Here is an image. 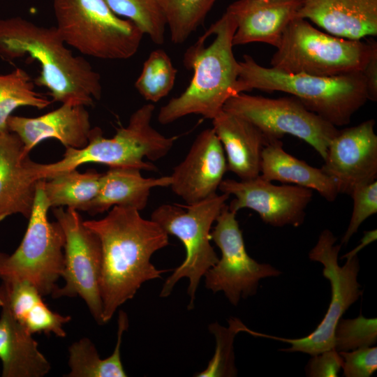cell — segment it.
<instances>
[{
	"label": "cell",
	"instance_id": "83f0119b",
	"mask_svg": "<svg viewBox=\"0 0 377 377\" xmlns=\"http://www.w3.org/2000/svg\"><path fill=\"white\" fill-rule=\"evenodd\" d=\"M34 82L27 71L16 68L0 75V133L8 131L7 121L17 108L43 109L52 101L34 90Z\"/></svg>",
	"mask_w": 377,
	"mask_h": 377
},
{
	"label": "cell",
	"instance_id": "5bb4252c",
	"mask_svg": "<svg viewBox=\"0 0 377 377\" xmlns=\"http://www.w3.org/2000/svg\"><path fill=\"white\" fill-rule=\"evenodd\" d=\"M219 189L235 196L228 205L230 210L237 213L243 208L251 209L264 223L274 227L301 226L313 197L311 189L286 184L275 185L260 175L248 180L223 179Z\"/></svg>",
	"mask_w": 377,
	"mask_h": 377
},
{
	"label": "cell",
	"instance_id": "2e32d148",
	"mask_svg": "<svg viewBox=\"0 0 377 377\" xmlns=\"http://www.w3.org/2000/svg\"><path fill=\"white\" fill-rule=\"evenodd\" d=\"M227 171L223 146L214 129L201 131L184 159L170 175V188L187 205L194 204L216 193Z\"/></svg>",
	"mask_w": 377,
	"mask_h": 377
},
{
	"label": "cell",
	"instance_id": "8992f818",
	"mask_svg": "<svg viewBox=\"0 0 377 377\" xmlns=\"http://www.w3.org/2000/svg\"><path fill=\"white\" fill-rule=\"evenodd\" d=\"M376 47L375 40L337 37L295 17L285 29L270 64L287 73L333 77L362 72Z\"/></svg>",
	"mask_w": 377,
	"mask_h": 377
},
{
	"label": "cell",
	"instance_id": "d6986e66",
	"mask_svg": "<svg viewBox=\"0 0 377 377\" xmlns=\"http://www.w3.org/2000/svg\"><path fill=\"white\" fill-rule=\"evenodd\" d=\"M30 163L20 138L9 131L0 133V222L16 214L29 218L39 181Z\"/></svg>",
	"mask_w": 377,
	"mask_h": 377
},
{
	"label": "cell",
	"instance_id": "836d02e7",
	"mask_svg": "<svg viewBox=\"0 0 377 377\" xmlns=\"http://www.w3.org/2000/svg\"><path fill=\"white\" fill-rule=\"evenodd\" d=\"M350 195L353 200V208L341 245H346L361 224L377 212V181L355 187Z\"/></svg>",
	"mask_w": 377,
	"mask_h": 377
},
{
	"label": "cell",
	"instance_id": "ac0fdd59",
	"mask_svg": "<svg viewBox=\"0 0 377 377\" xmlns=\"http://www.w3.org/2000/svg\"><path fill=\"white\" fill-rule=\"evenodd\" d=\"M303 0H237L228 10L234 17L237 27L232 38L233 46L263 43L275 47L294 20Z\"/></svg>",
	"mask_w": 377,
	"mask_h": 377
},
{
	"label": "cell",
	"instance_id": "52a82bcc",
	"mask_svg": "<svg viewBox=\"0 0 377 377\" xmlns=\"http://www.w3.org/2000/svg\"><path fill=\"white\" fill-rule=\"evenodd\" d=\"M53 9L64 43L89 57L129 59L145 35L133 22L117 15L105 0H53Z\"/></svg>",
	"mask_w": 377,
	"mask_h": 377
},
{
	"label": "cell",
	"instance_id": "8fae6325",
	"mask_svg": "<svg viewBox=\"0 0 377 377\" xmlns=\"http://www.w3.org/2000/svg\"><path fill=\"white\" fill-rule=\"evenodd\" d=\"M223 110L253 124L269 142L281 140L285 135L302 140L323 160L330 142L339 131L293 96L273 98L242 92L231 96Z\"/></svg>",
	"mask_w": 377,
	"mask_h": 377
},
{
	"label": "cell",
	"instance_id": "603a6c76",
	"mask_svg": "<svg viewBox=\"0 0 377 377\" xmlns=\"http://www.w3.org/2000/svg\"><path fill=\"white\" fill-rule=\"evenodd\" d=\"M0 360L3 377H43L51 369L32 334L3 307L0 315Z\"/></svg>",
	"mask_w": 377,
	"mask_h": 377
},
{
	"label": "cell",
	"instance_id": "9c48e42d",
	"mask_svg": "<svg viewBox=\"0 0 377 377\" xmlns=\"http://www.w3.org/2000/svg\"><path fill=\"white\" fill-rule=\"evenodd\" d=\"M45 179L37 183L35 200L24 237L11 254L0 252V279L27 281L43 296L58 288L64 267L65 235L61 225L51 222L44 191Z\"/></svg>",
	"mask_w": 377,
	"mask_h": 377
},
{
	"label": "cell",
	"instance_id": "cb8c5ba5",
	"mask_svg": "<svg viewBox=\"0 0 377 377\" xmlns=\"http://www.w3.org/2000/svg\"><path fill=\"white\" fill-rule=\"evenodd\" d=\"M170 176L145 178L138 169L110 168L103 173L98 194L87 212L91 215L102 214L114 206L141 211L147 206L153 188L170 186Z\"/></svg>",
	"mask_w": 377,
	"mask_h": 377
},
{
	"label": "cell",
	"instance_id": "d590c367",
	"mask_svg": "<svg viewBox=\"0 0 377 377\" xmlns=\"http://www.w3.org/2000/svg\"><path fill=\"white\" fill-rule=\"evenodd\" d=\"M343 358L334 348L312 355L306 367V374L310 377H337L342 369Z\"/></svg>",
	"mask_w": 377,
	"mask_h": 377
},
{
	"label": "cell",
	"instance_id": "8d00e7d4",
	"mask_svg": "<svg viewBox=\"0 0 377 377\" xmlns=\"http://www.w3.org/2000/svg\"><path fill=\"white\" fill-rule=\"evenodd\" d=\"M366 82L369 101L377 100V47H376L362 71Z\"/></svg>",
	"mask_w": 377,
	"mask_h": 377
},
{
	"label": "cell",
	"instance_id": "30bf717a",
	"mask_svg": "<svg viewBox=\"0 0 377 377\" xmlns=\"http://www.w3.org/2000/svg\"><path fill=\"white\" fill-rule=\"evenodd\" d=\"M336 241L333 233L325 229L309 253L310 260L323 265V275L331 286V300L327 311L315 330L298 339L277 337L256 332H253V336L290 344V347L280 350L284 352H301L312 356L334 348V332L337 323L363 293L357 281L360 271L357 255L347 258L346 263L339 266L338 256L341 244H335Z\"/></svg>",
	"mask_w": 377,
	"mask_h": 377
},
{
	"label": "cell",
	"instance_id": "6da1fadb",
	"mask_svg": "<svg viewBox=\"0 0 377 377\" xmlns=\"http://www.w3.org/2000/svg\"><path fill=\"white\" fill-rule=\"evenodd\" d=\"M84 223L101 244L100 287L105 324L144 283L170 271L151 262L155 252L169 244L168 235L156 222L142 218L140 211L124 206H114L104 218Z\"/></svg>",
	"mask_w": 377,
	"mask_h": 377
},
{
	"label": "cell",
	"instance_id": "ffe728a7",
	"mask_svg": "<svg viewBox=\"0 0 377 377\" xmlns=\"http://www.w3.org/2000/svg\"><path fill=\"white\" fill-rule=\"evenodd\" d=\"M296 17L349 40L377 35V0H303Z\"/></svg>",
	"mask_w": 377,
	"mask_h": 377
},
{
	"label": "cell",
	"instance_id": "3957f363",
	"mask_svg": "<svg viewBox=\"0 0 377 377\" xmlns=\"http://www.w3.org/2000/svg\"><path fill=\"white\" fill-rule=\"evenodd\" d=\"M237 27L226 10L207 29L213 40L206 45L202 35L184 56V64L193 72L187 88L162 106L158 114L161 124H168L189 114L213 119L226 102L237 94L239 63L233 53L232 38Z\"/></svg>",
	"mask_w": 377,
	"mask_h": 377
},
{
	"label": "cell",
	"instance_id": "7402d4cb",
	"mask_svg": "<svg viewBox=\"0 0 377 377\" xmlns=\"http://www.w3.org/2000/svg\"><path fill=\"white\" fill-rule=\"evenodd\" d=\"M42 297L38 289L27 281L6 280L0 285V307L8 309L28 332L65 337L64 325L71 317L52 311Z\"/></svg>",
	"mask_w": 377,
	"mask_h": 377
},
{
	"label": "cell",
	"instance_id": "7a4b0ae2",
	"mask_svg": "<svg viewBox=\"0 0 377 377\" xmlns=\"http://www.w3.org/2000/svg\"><path fill=\"white\" fill-rule=\"evenodd\" d=\"M65 44L56 27H41L19 16L0 19L1 59L12 62L28 55L40 66L34 83L47 89L54 101L92 105L101 97V76Z\"/></svg>",
	"mask_w": 377,
	"mask_h": 377
},
{
	"label": "cell",
	"instance_id": "4fadbf2b",
	"mask_svg": "<svg viewBox=\"0 0 377 377\" xmlns=\"http://www.w3.org/2000/svg\"><path fill=\"white\" fill-rule=\"evenodd\" d=\"M236 214L226 204L216 218L210 235L221 256L204 276L205 287L214 293L223 292L234 306L256 295L261 279L281 274L274 267L248 254Z\"/></svg>",
	"mask_w": 377,
	"mask_h": 377
},
{
	"label": "cell",
	"instance_id": "e0dca14e",
	"mask_svg": "<svg viewBox=\"0 0 377 377\" xmlns=\"http://www.w3.org/2000/svg\"><path fill=\"white\" fill-rule=\"evenodd\" d=\"M7 126L22 140L27 154L40 142L50 138L59 140L66 148H83L88 144L91 130L86 107L70 104H62L36 117L10 115Z\"/></svg>",
	"mask_w": 377,
	"mask_h": 377
},
{
	"label": "cell",
	"instance_id": "484cf974",
	"mask_svg": "<svg viewBox=\"0 0 377 377\" xmlns=\"http://www.w3.org/2000/svg\"><path fill=\"white\" fill-rule=\"evenodd\" d=\"M117 337L112 353L101 359L94 343L88 338L74 342L68 348L69 373L68 377H126L121 360V345L124 332L128 329L126 313L119 311Z\"/></svg>",
	"mask_w": 377,
	"mask_h": 377
},
{
	"label": "cell",
	"instance_id": "f1b7e54d",
	"mask_svg": "<svg viewBox=\"0 0 377 377\" xmlns=\"http://www.w3.org/2000/svg\"><path fill=\"white\" fill-rule=\"evenodd\" d=\"M217 0H161L170 39L182 44L202 25Z\"/></svg>",
	"mask_w": 377,
	"mask_h": 377
},
{
	"label": "cell",
	"instance_id": "7c38bea8",
	"mask_svg": "<svg viewBox=\"0 0 377 377\" xmlns=\"http://www.w3.org/2000/svg\"><path fill=\"white\" fill-rule=\"evenodd\" d=\"M53 214L65 235V284L51 295L54 298L80 297L98 325H103L101 295L102 247L97 235L88 228L77 210L54 208Z\"/></svg>",
	"mask_w": 377,
	"mask_h": 377
},
{
	"label": "cell",
	"instance_id": "d6a6232c",
	"mask_svg": "<svg viewBox=\"0 0 377 377\" xmlns=\"http://www.w3.org/2000/svg\"><path fill=\"white\" fill-rule=\"evenodd\" d=\"M376 341V318H368L362 314L355 318H341L334 332V348L338 352L373 346Z\"/></svg>",
	"mask_w": 377,
	"mask_h": 377
},
{
	"label": "cell",
	"instance_id": "5b68a950",
	"mask_svg": "<svg viewBox=\"0 0 377 377\" xmlns=\"http://www.w3.org/2000/svg\"><path fill=\"white\" fill-rule=\"evenodd\" d=\"M154 109L153 104L148 103L136 110L128 125L119 128L112 138L104 137L98 127L91 128L84 147L66 148L63 158L55 163L40 164L31 161L33 175L38 180L46 179L89 163L156 171V165L144 158L155 161L163 158L171 150L177 137H166L152 126Z\"/></svg>",
	"mask_w": 377,
	"mask_h": 377
},
{
	"label": "cell",
	"instance_id": "ba28073f",
	"mask_svg": "<svg viewBox=\"0 0 377 377\" xmlns=\"http://www.w3.org/2000/svg\"><path fill=\"white\" fill-rule=\"evenodd\" d=\"M230 195L214 194L200 202L187 205L186 209L171 204H163L155 209L151 220L168 235L177 237L184 244L186 257L163 283L161 297H167L175 284L182 278L188 279V309L194 306L198 287L209 269L219 260L211 245V228Z\"/></svg>",
	"mask_w": 377,
	"mask_h": 377
},
{
	"label": "cell",
	"instance_id": "44dd1931",
	"mask_svg": "<svg viewBox=\"0 0 377 377\" xmlns=\"http://www.w3.org/2000/svg\"><path fill=\"white\" fill-rule=\"evenodd\" d=\"M212 120L226 158L227 171L240 180L260 175L262 152L269 140L246 119L222 110Z\"/></svg>",
	"mask_w": 377,
	"mask_h": 377
},
{
	"label": "cell",
	"instance_id": "d4e9b609",
	"mask_svg": "<svg viewBox=\"0 0 377 377\" xmlns=\"http://www.w3.org/2000/svg\"><path fill=\"white\" fill-rule=\"evenodd\" d=\"M260 175L269 182L293 184L316 191L329 202L339 194L334 179L321 168L313 167L286 152L281 140H274L264 147Z\"/></svg>",
	"mask_w": 377,
	"mask_h": 377
},
{
	"label": "cell",
	"instance_id": "4dcf8cb0",
	"mask_svg": "<svg viewBox=\"0 0 377 377\" xmlns=\"http://www.w3.org/2000/svg\"><path fill=\"white\" fill-rule=\"evenodd\" d=\"M118 16L133 22L152 42H164L165 18L161 0H105Z\"/></svg>",
	"mask_w": 377,
	"mask_h": 377
},
{
	"label": "cell",
	"instance_id": "277c9868",
	"mask_svg": "<svg viewBox=\"0 0 377 377\" xmlns=\"http://www.w3.org/2000/svg\"><path fill=\"white\" fill-rule=\"evenodd\" d=\"M239 63L238 94L253 89L289 94L336 127L348 124L369 101L362 72L333 77L287 73L260 66L248 54Z\"/></svg>",
	"mask_w": 377,
	"mask_h": 377
},
{
	"label": "cell",
	"instance_id": "9a60e30c",
	"mask_svg": "<svg viewBox=\"0 0 377 377\" xmlns=\"http://www.w3.org/2000/svg\"><path fill=\"white\" fill-rule=\"evenodd\" d=\"M375 120L339 130L330 142L320 168L336 183L339 193L350 195L360 185L377 177V135Z\"/></svg>",
	"mask_w": 377,
	"mask_h": 377
},
{
	"label": "cell",
	"instance_id": "4316f807",
	"mask_svg": "<svg viewBox=\"0 0 377 377\" xmlns=\"http://www.w3.org/2000/svg\"><path fill=\"white\" fill-rule=\"evenodd\" d=\"M103 173L89 169L82 173L73 169L45 180L44 191L50 207L88 212L96 197Z\"/></svg>",
	"mask_w": 377,
	"mask_h": 377
},
{
	"label": "cell",
	"instance_id": "f546056e",
	"mask_svg": "<svg viewBox=\"0 0 377 377\" xmlns=\"http://www.w3.org/2000/svg\"><path fill=\"white\" fill-rule=\"evenodd\" d=\"M177 73L168 54L161 49L155 50L144 62L135 87L145 100L156 103L172 89Z\"/></svg>",
	"mask_w": 377,
	"mask_h": 377
},
{
	"label": "cell",
	"instance_id": "74e56055",
	"mask_svg": "<svg viewBox=\"0 0 377 377\" xmlns=\"http://www.w3.org/2000/svg\"><path fill=\"white\" fill-rule=\"evenodd\" d=\"M377 230L376 229L365 231L363 237L362 238L360 244L353 249L352 251L342 256L341 258H347L353 256L357 255L358 252L364 248L367 245L373 242L376 239Z\"/></svg>",
	"mask_w": 377,
	"mask_h": 377
},
{
	"label": "cell",
	"instance_id": "1f68e13d",
	"mask_svg": "<svg viewBox=\"0 0 377 377\" xmlns=\"http://www.w3.org/2000/svg\"><path fill=\"white\" fill-rule=\"evenodd\" d=\"M229 327H225L219 323H212L209 330L216 339L214 355L208 366L197 377L235 376L237 369L235 366L234 339L239 332H244L245 325L237 318L228 320Z\"/></svg>",
	"mask_w": 377,
	"mask_h": 377
},
{
	"label": "cell",
	"instance_id": "e575fe53",
	"mask_svg": "<svg viewBox=\"0 0 377 377\" xmlns=\"http://www.w3.org/2000/svg\"><path fill=\"white\" fill-rule=\"evenodd\" d=\"M339 353L343 360V376L369 377L377 369V348L374 346Z\"/></svg>",
	"mask_w": 377,
	"mask_h": 377
}]
</instances>
